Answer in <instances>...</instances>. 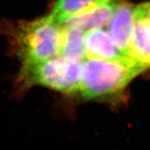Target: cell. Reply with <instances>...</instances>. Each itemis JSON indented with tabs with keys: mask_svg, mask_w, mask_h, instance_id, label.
<instances>
[{
	"mask_svg": "<svg viewBox=\"0 0 150 150\" xmlns=\"http://www.w3.org/2000/svg\"><path fill=\"white\" fill-rule=\"evenodd\" d=\"M148 68L130 57L115 61L88 59L81 63L78 93L84 100H110Z\"/></svg>",
	"mask_w": 150,
	"mask_h": 150,
	"instance_id": "1",
	"label": "cell"
},
{
	"mask_svg": "<svg viewBox=\"0 0 150 150\" xmlns=\"http://www.w3.org/2000/svg\"><path fill=\"white\" fill-rule=\"evenodd\" d=\"M11 35L22 64L61 54L63 26L53 21L48 15L34 21L20 22Z\"/></svg>",
	"mask_w": 150,
	"mask_h": 150,
	"instance_id": "2",
	"label": "cell"
},
{
	"mask_svg": "<svg viewBox=\"0 0 150 150\" xmlns=\"http://www.w3.org/2000/svg\"><path fill=\"white\" fill-rule=\"evenodd\" d=\"M22 65L19 79L25 87L41 85L68 95L78 93L81 64L55 55Z\"/></svg>",
	"mask_w": 150,
	"mask_h": 150,
	"instance_id": "3",
	"label": "cell"
},
{
	"mask_svg": "<svg viewBox=\"0 0 150 150\" xmlns=\"http://www.w3.org/2000/svg\"><path fill=\"white\" fill-rule=\"evenodd\" d=\"M135 7L122 0L107 25L111 38L121 53L129 57L130 45L135 25Z\"/></svg>",
	"mask_w": 150,
	"mask_h": 150,
	"instance_id": "4",
	"label": "cell"
},
{
	"mask_svg": "<svg viewBox=\"0 0 150 150\" xmlns=\"http://www.w3.org/2000/svg\"><path fill=\"white\" fill-rule=\"evenodd\" d=\"M122 0H105L86 12L64 20L61 25L77 26L84 32L104 28Z\"/></svg>",
	"mask_w": 150,
	"mask_h": 150,
	"instance_id": "5",
	"label": "cell"
},
{
	"mask_svg": "<svg viewBox=\"0 0 150 150\" xmlns=\"http://www.w3.org/2000/svg\"><path fill=\"white\" fill-rule=\"evenodd\" d=\"M84 45L86 57L88 59L115 61L126 57L104 28L85 32Z\"/></svg>",
	"mask_w": 150,
	"mask_h": 150,
	"instance_id": "6",
	"label": "cell"
},
{
	"mask_svg": "<svg viewBox=\"0 0 150 150\" xmlns=\"http://www.w3.org/2000/svg\"><path fill=\"white\" fill-rule=\"evenodd\" d=\"M129 57L150 67V25L143 18L135 17Z\"/></svg>",
	"mask_w": 150,
	"mask_h": 150,
	"instance_id": "7",
	"label": "cell"
},
{
	"mask_svg": "<svg viewBox=\"0 0 150 150\" xmlns=\"http://www.w3.org/2000/svg\"><path fill=\"white\" fill-rule=\"evenodd\" d=\"M84 35V31L77 26H63V40L60 55L80 64L87 59Z\"/></svg>",
	"mask_w": 150,
	"mask_h": 150,
	"instance_id": "8",
	"label": "cell"
},
{
	"mask_svg": "<svg viewBox=\"0 0 150 150\" xmlns=\"http://www.w3.org/2000/svg\"><path fill=\"white\" fill-rule=\"evenodd\" d=\"M105 0H57L48 16L61 25L64 20L86 12Z\"/></svg>",
	"mask_w": 150,
	"mask_h": 150,
	"instance_id": "9",
	"label": "cell"
},
{
	"mask_svg": "<svg viewBox=\"0 0 150 150\" xmlns=\"http://www.w3.org/2000/svg\"><path fill=\"white\" fill-rule=\"evenodd\" d=\"M135 17L143 18L150 25V2L135 7Z\"/></svg>",
	"mask_w": 150,
	"mask_h": 150,
	"instance_id": "10",
	"label": "cell"
}]
</instances>
